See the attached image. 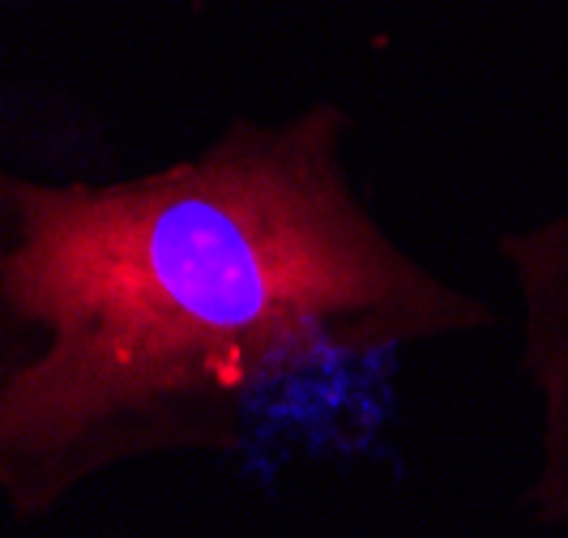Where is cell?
Listing matches in <instances>:
<instances>
[{
	"label": "cell",
	"mask_w": 568,
	"mask_h": 538,
	"mask_svg": "<svg viewBox=\"0 0 568 538\" xmlns=\"http://www.w3.org/2000/svg\"><path fill=\"white\" fill-rule=\"evenodd\" d=\"M355 120L235 115L129 180L0 168V500L48 517L163 454H231L274 385L487 329L351 184Z\"/></svg>",
	"instance_id": "obj_1"
},
{
	"label": "cell",
	"mask_w": 568,
	"mask_h": 538,
	"mask_svg": "<svg viewBox=\"0 0 568 538\" xmlns=\"http://www.w3.org/2000/svg\"><path fill=\"white\" fill-rule=\"evenodd\" d=\"M517 300V372L535 402L530 509L568 530V210L496 240Z\"/></svg>",
	"instance_id": "obj_2"
}]
</instances>
